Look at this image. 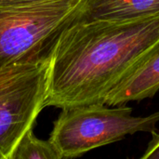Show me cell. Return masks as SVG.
<instances>
[{
    "label": "cell",
    "instance_id": "9",
    "mask_svg": "<svg viewBox=\"0 0 159 159\" xmlns=\"http://www.w3.org/2000/svg\"><path fill=\"white\" fill-rule=\"evenodd\" d=\"M30 1H35V0H0V5H11V4L30 2Z\"/></svg>",
    "mask_w": 159,
    "mask_h": 159
},
{
    "label": "cell",
    "instance_id": "6",
    "mask_svg": "<svg viewBox=\"0 0 159 159\" xmlns=\"http://www.w3.org/2000/svg\"><path fill=\"white\" fill-rule=\"evenodd\" d=\"M159 12V0H86L74 20L130 19Z\"/></svg>",
    "mask_w": 159,
    "mask_h": 159
},
{
    "label": "cell",
    "instance_id": "2",
    "mask_svg": "<svg viewBox=\"0 0 159 159\" xmlns=\"http://www.w3.org/2000/svg\"><path fill=\"white\" fill-rule=\"evenodd\" d=\"M61 110L48 139L61 159L81 157L135 133H152L159 123V111L134 116L127 104L96 102Z\"/></svg>",
    "mask_w": 159,
    "mask_h": 159
},
{
    "label": "cell",
    "instance_id": "3",
    "mask_svg": "<svg viewBox=\"0 0 159 159\" xmlns=\"http://www.w3.org/2000/svg\"><path fill=\"white\" fill-rule=\"evenodd\" d=\"M86 0H35L0 5V63L50 55L61 31Z\"/></svg>",
    "mask_w": 159,
    "mask_h": 159
},
{
    "label": "cell",
    "instance_id": "8",
    "mask_svg": "<svg viewBox=\"0 0 159 159\" xmlns=\"http://www.w3.org/2000/svg\"><path fill=\"white\" fill-rule=\"evenodd\" d=\"M151 134L152 139L142 155V159H159V133L154 131Z\"/></svg>",
    "mask_w": 159,
    "mask_h": 159
},
{
    "label": "cell",
    "instance_id": "1",
    "mask_svg": "<svg viewBox=\"0 0 159 159\" xmlns=\"http://www.w3.org/2000/svg\"><path fill=\"white\" fill-rule=\"evenodd\" d=\"M159 47V12L130 19L74 20L50 53L46 107L103 102Z\"/></svg>",
    "mask_w": 159,
    "mask_h": 159
},
{
    "label": "cell",
    "instance_id": "7",
    "mask_svg": "<svg viewBox=\"0 0 159 159\" xmlns=\"http://www.w3.org/2000/svg\"><path fill=\"white\" fill-rule=\"evenodd\" d=\"M10 159H61L52 143L36 138L30 129L17 144Z\"/></svg>",
    "mask_w": 159,
    "mask_h": 159
},
{
    "label": "cell",
    "instance_id": "4",
    "mask_svg": "<svg viewBox=\"0 0 159 159\" xmlns=\"http://www.w3.org/2000/svg\"><path fill=\"white\" fill-rule=\"evenodd\" d=\"M50 55L0 63V159H10L17 144L46 107Z\"/></svg>",
    "mask_w": 159,
    "mask_h": 159
},
{
    "label": "cell",
    "instance_id": "5",
    "mask_svg": "<svg viewBox=\"0 0 159 159\" xmlns=\"http://www.w3.org/2000/svg\"><path fill=\"white\" fill-rule=\"evenodd\" d=\"M159 90V47L145 57L106 96L108 105H126L153 98Z\"/></svg>",
    "mask_w": 159,
    "mask_h": 159
}]
</instances>
